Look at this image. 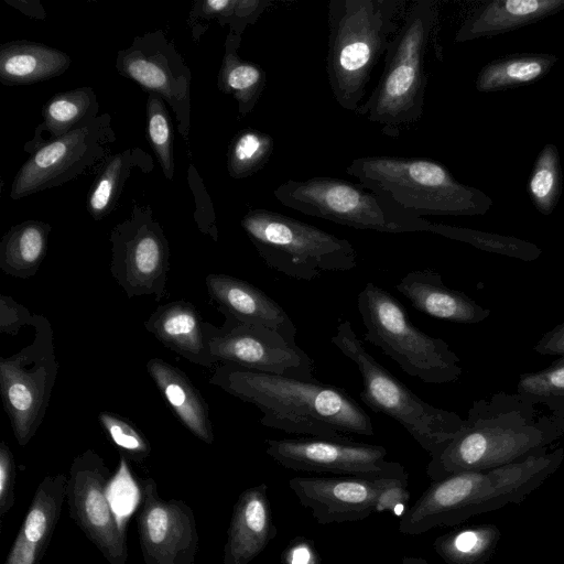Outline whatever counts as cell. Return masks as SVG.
<instances>
[{
  "mask_svg": "<svg viewBox=\"0 0 564 564\" xmlns=\"http://www.w3.org/2000/svg\"><path fill=\"white\" fill-rule=\"evenodd\" d=\"M112 480L102 457L93 449L76 456L69 468L66 502L69 516L109 564H126L124 529L108 497Z\"/></svg>",
  "mask_w": 564,
  "mask_h": 564,
  "instance_id": "obj_16",
  "label": "cell"
},
{
  "mask_svg": "<svg viewBox=\"0 0 564 564\" xmlns=\"http://www.w3.org/2000/svg\"><path fill=\"white\" fill-rule=\"evenodd\" d=\"M265 443L267 454L288 469L368 479L409 480L402 464L386 459L388 452L381 445L308 436L269 438Z\"/></svg>",
  "mask_w": 564,
  "mask_h": 564,
  "instance_id": "obj_15",
  "label": "cell"
},
{
  "mask_svg": "<svg viewBox=\"0 0 564 564\" xmlns=\"http://www.w3.org/2000/svg\"><path fill=\"white\" fill-rule=\"evenodd\" d=\"M220 564H224V563H220Z\"/></svg>",
  "mask_w": 564,
  "mask_h": 564,
  "instance_id": "obj_48",
  "label": "cell"
},
{
  "mask_svg": "<svg viewBox=\"0 0 564 564\" xmlns=\"http://www.w3.org/2000/svg\"><path fill=\"white\" fill-rule=\"evenodd\" d=\"M98 419L122 456L135 463H142L150 455V444L133 424L108 412H101Z\"/></svg>",
  "mask_w": 564,
  "mask_h": 564,
  "instance_id": "obj_38",
  "label": "cell"
},
{
  "mask_svg": "<svg viewBox=\"0 0 564 564\" xmlns=\"http://www.w3.org/2000/svg\"><path fill=\"white\" fill-rule=\"evenodd\" d=\"M561 188L558 150L550 143L536 156L527 189L535 208L543 215H550L557 205Z\"/></svg>",
  "mask_w": 564,
  "mask_h": 564,
  "instance_id": "obj_35",
  "label": "cell"
},
{
  "mask_svg": "<svg viewBox=\"0 0 564 564\" xmlns=\"http://www.w3.org/2000/svg\"><path fill=\"white\" fill-rule=\"evenodd\" d=\"M514 413L491 417L475 403L460 432L433 455L426 466L434 480L465 471L500 467L538 451L555 437L551 425L523 424Z\"/></svg>",
  "mask_w": 564,
  "mask_h": 564,
  "instance_id": "obj_10",
  "label": "cell"
},
{
  "mask_svg": "<svg viewBox=\"0 0 564 564\" xmlns=\"http://www.w3.org/2000/svg\"><path fill=\"white\" fill-rule=\"evenodd\" d=\"M147 133L165 177L173 180L175 164L172 120L163 98L154 93H149L147 100Z\"/></svg>",
  "mask_w": 564,
  "mask_h": 564,
  "instance_id": "obj_37",
  "label": "cell"
},
{
  "mask_svg": "<svg viewBox=\"0 0 564 564\" xmlns=\"http://www.w3.org/2000/svg\"><path fill=\"white\" fill-rule=\"evenodd\" d=\"M218 327L204 322L208 355L215 365L230 364L267 373L316 382L314 360L299 346L290 345L280 334L267 327L241 322L221 312Z\"/></svg>",
  "mask_w": 564,
  "mask_h": 564,
  "instance_id": "obj_12",
  "label": "cell"
},
{
  "mask_svg": "<svg viewBox=\"0 0 564 564\" xmlns=\"http://www.w3.org/2000/svg\"><path fill=\"white\" fill-rule=\"evenodd\" d=\"M150 172L153 160L142 149H128L104 161L87 197V210L95 220L107 216L116 206L132 171Z\"/></svg>",
  "mask_w": 564,
  "mask_h": 564,
  "instance_id": "obj_29",
  "label": "cell"
},
{
  "mask_svg": "<svg viewBox=\"0 0 564 564\" xmlns=\"http://www.w3.org/2000/svg\"><path fill=\"white\" fill-rule=\"evenodd\" d=\"M557 62L551 54L514 55L486 64L476 78V89L496 91L535 82Z\"/></svg>",
  "mask_w": 564,
  "mask_h": 564,
  "instance_id": "obj_32",
  "label": "cell"
},
{
  "mask_svg": "<svg viewBox=\"0 0 564 564\" xmlns=\"http://www.w3.org/2000/svg\"><path fill=\"white\" fill-rule=\"evenodd\" d=\"M115 65L120 75L138 83L143 90L158 94L172 107L177 130L187 140L192 73L164 32L134 37L129 47L118 52Z\"/></svg>",
  "mask_w": 564,
  "mask_h": 564,
  "instance_id": "obj_17",
  "label": "cell"
},
{
  "mask_svg": "<svg viewBox=\"0 0 564 564\" xmlns=\"http://www.w3.org/2000/svg\"><path fill=\"white\" fill-rule=\"evenodd\" d=\"M401 564H430V563L422 557L405 556V557H403Z\"/></svg>",
  "mask_w": 564,
  "mask_h": 564,
  "instance_id": "obj_47",
  "label": "cell"
},
{
  "mask_svg": "<svg viewBox=\"0 0 564 564\" xmlns=\"http://www.w3.org/2000/svg\"><path fill=\"white\" fill-rule=\"evenodd\" d=\"M98 100L91 87L58 93L42 108L44 121L24 151L34 153L41 147L91 122L98 115Z\"/></svg>",
  "mask_w": 564,
  "mask_h": 564,
  "instance_id": "obj_28",
  "label": "cell"
},
{
  "mask_svg": "<svg viewBox=\"0 0 564 564\" xmlns=\"http://www.w3.org/2000/svg\"><path fill=\"white\" fill-rule=\"evenodd\" d=\"M206 286L218 311L237 319L260 325L280 334L290 345H296V326L283 307L256 285L227 274L212 273Z\"/></svg>",
  "mask_w": 564,
  "mask_h": 564,
  "instance_id": "obj_20",
  "label": "cell"
},
{
  "mask_svg": "<svg viewBox=\"0 0 564 564\" xmlns=\"http://www.w3.org/2000/svg\"><path fill=\"white\" fill-rule=\"evenodd\" d=\"M518 392L531 400L564 399V358L544 370L522 376Z\"/></svg>",
  "mask_w": 564,
  "mask_h": 564,
  "instance_id": "obj_39",
  "label": "cell"
},
{
  "mask_svg": "<svg viewBox=\"0 0 564 564\" xmlns=\"http://www.w3.org/2000/svg\"><path fill=\"white\" fill-rule=\"evenodd\" d=\"M145 328L166 348L188 361L210 368L204 335V322L196 307L187 301L160 305L145 322Z\"/></svg>",
  "mask_w": 564,
  "mask_h": 564,
  "instance_id": "obj_24",
  "label": "cell"
},
{
  "mask_svg": "<svg viewBox=\"0 0 564 564\" xmlns=\"http://www.w3.org/2000/svg\"><path fill=\"white\" fill-rule=\"evenodd\" d=\"M281 560L282 564H319L313 541L303 536L291 540L284 549Z\"/></svg>",
  "mask_w": 564,
  "mask_h": 564,
  "instance_id": "obj_44",
  "label": "cell"
},
{
  "mask_svg": "<svg viewBox=\"0 0 564 564\" xmlns=\"http://www.w3.org/2000/svg\"><path fill=\"white\" fill-rule=\"evenodd\" d=\"M241 36L229 30L225 42V53L219 68L217 86L220 91L231 95L238 102L241 117L250 113L260 99L267 83L264 69L240 58L238 48Z\"/></svg>",
  "mask_w": 564,
  "mask_h": 564,
  "instance_id": "obj_30",
  "label": "cell"
},
{
  "mask_svg": "<svg viewBox=\"0 0 564 564\" xmlns=\"http://www.w3.org/2000/svg\"><path fill=\"white\" fill-rule=\"evenodd\" d=\"M69 66L70 57L65 52L43 43L12 41L0 47V82L6 86L48 80Z\"/></svg>",
  "mask_w": 564,
  "mask_h": 564,
  "instance_id": "obj_27",
  "label": "cell"
},
{
  "mask_svg": "<svg viewBox=\"0 0 564 564\" xmlns=\"http://www.w3.org/2000/svg\"><path fill=\"white\" fill-rule=\"evenodd\" d=\"M564 10V0H492L478 7L460 25L455 42L489 37L540 21Z\"/></svg>",
  "mask_w": 564,
  "mask_h": 564,
  "instance_id": "obj_25",
  "label": "cell"
},
{
  "mask_svg": "<svg viewBox=\"0 0 564 564\" xmlns=\"http://www.w3.org/2000/svg\"><path fill=\"white\" fill-rule=\"evenodd\" d=\"M436 2L415 0L403 11L400 28L384 55L383 72L368 99L356 113L399 137L423 113L425 56L436 22Z\"/></svg>",
  "mask_w": 564,
  "mask_h": 564,
  "instance_id": "obj_4",
  "label": "cell"
},
{
  "mask_svg": "<svg viewBox=\"0 0 564 564\" xmlns=\"http://www.w3.org/2000/svg\"><path fill=\"white\" fill-rule=\"evenodd\" d=\"M346 172L367 189L405 213L425 215H484L492 199L459 183L443 164L424 158L368 155L354 159Z\"/></svg>",
  "mask_w": 564,
  "mask_h": 564,
  "instance_id": "obj_5",
  "label": "cell"
},
{
  "mask_svg": "<svg viewBox=\"0 0 564 564\" xmlns=\"http://www.w3.org/2000/svg\"><path fill=\"white\" fill-rule=\"evenodd\" d=\"M417 311L434 318L474 324L484 321L489 311L466 294L446 286L441 275L431 269L406 273L395 285Z\"/></svg>",
  "mask_w": 564,
  "mask_h": 564,
  "instance_id": "obj_23",
  "label": "cell"
},
{
  "mask_svg": "<svg viewBox=\"0 0 564 564\" xmlns=\"http://www.w3.org/2000/svg\"><path fill=\"white\" fill-rule=\"evenodd\" d=\"M110 241V271L126 294L162 299L166 294L170 248L152 208L135 204L130 217L112 228Z\"/></svg>",
  "mask_w": 564,
  "mask_h": 564,
  "instance_id": "obj_13",
  "label": "cell"
},
{
  "mask_svg": "<svg viewBox=\"0 0 564 564\" xmlns=\"http://www.w3.org/2000/svg\"><path fill=\"white\" fill-rule=\"evenodd\" d=\"M273 138L263 131L247 128L232 138L227 153V169L232 178L253 175L270 160Z\"/></svg>",
  "mask_w": 564,
  "mask_h": 564,
  "instance_id": "obj_34",
  "label": "cell"
},
{
  "mask_svg": "<svg viewBox=\"0 0 564 564\" xmlns=\"http://www.w3.org/2000/svg\"><path fill=\"white\" fill-rule=\"evenodd\" d=\"M270 4V0H237L232 15L225 23L241 36L247 25L253 24Z\"/></svg>",
  "mask_w": 564,
  "mask_h": 564,
  "instance_id": "obj_43",
  "label": "cell"
},
{
  "mask_svg": "<svg viewBox=\"0 0 564 564\" xmlns=\"http://www.w3.org/2000/svg\"><path fill=\"white\" fill-rule=\"evenodd\" d=\"M237 0H207L203 3V13L217 17L225 23L234 13Z\"/></svg>",
  "mask_w": 564,
  "mask_h": 564,
  "instance_id": "obj_46",
  "label": "cell"
},
{
  "mask_svg": "<svg viewBox=\"0 0 564 564\" xmlns=\"http://www.w3.org/2000/svg\"><path fill=\"white\" fill-rule=\"evenodd\" d=\"M116 141L108 113L68 132L36 150L20 167L10 189V198L61 186L79 176L86 169L107 160Z\"/></svg>",
  "mask_w": 564,
  "mask_h": 564,
  "instance_id": "obj_14",
  "label": "cell"
},
{
  "mask_svg": "<svg viewBox=\"0 0 564 564\" xmlns=\"http://www.w3.org/2000/svg\"><path fill=\"white\" fill-rule=\"evenodd\" d=\"M137 517L144 564H193L198 533L192 508L183 500H164L153 478L140 484Z\"/></svg>",
  "mask_w": 564,
  "mask_h": 564,
  "instance_id": "obj_18",
  "label": "cell"
},
{
  "mask_svg": "<svg viewBox=\"0 0 564 564\" xmlns=\"http://www.w3.org/2000/svg\"><path fill=\"white\" fill-rule=\"evenodd\" d=\"M15 465L11 449L0 443V519L2 521L14 505Z\"/></svg>",
  "mask_w": 564,
  "mask_h": 564,
  "instance_id": "obj_40",
  "label": "cell"
},
{
  "mask_svg": "<svg viewBox=\"0 0 564 564\" xmlns=\"http://www.w3.org/2000/svg\"><path fill=\"white\" fill-rule=\"evenodd\" d=\"M209 382L256 405L260 423L290 434L335 441L373 436L368 413L343 388L220 364Z\"/></svg>",
  "mask_w": 564,
  "mask_h": 564,
  "instance_id": "obj_1",
  "label": "cell"
},
{
  "mask_svg": "<svg viewBox=\"0 0 564 564\" xmlns=\"http://www.w3.org/2000/svg\"><path fill=\"white\" fill-rule=\"evenodd\" d=\"M498 539L492 527H474L438 536L433 549L447 564H481Z\"/></svg>",
  "mask_w": 564,
  "mask_h": 564,
  "instance_id": "obj_33",
  "label": "cell"
},
{
  "mask_svg": "<svg viewBox=\"0 0 564 564\" xmlns=\"http://www.w3.org/2000/svg\"><path fill=\"white\" fill-rule=\"evenodd\" d=\"M408 486L409 480L391 479L379 496L376 512L390 511L402 517L410 499Z\"/></svg>",
  "mask_w": 564,
  "mask_h": 564,
  "instance_id": "obj_41",
  "label": "cell"
},
{
  "mask_svg": "<svg viewBox=\"0 0 564 564\" xmlns=\"http://www.w3.org/2000/svg\"><path fill=\"white\" fill-rule=\"evenodd\" d=\"M32 344L0 360V392L14 437L25 446L43 422L53 391L58 364L53 333L42 315H33Z\"/></svg>",
  "mask_w": 564,
  "mask_h": 564,
  "instance_id": "obj_11",
  "label": "cell"
},
{
  "mask_svg": "<svg viewBox=\"0 0 564 564\" xmlns=\"http://www.w3.org/2000/svg\"><path fill=\"white\" fill-rule=\"evenodd\" d=\"M147 370L183 425L200 441L213 444L208 405L186 373L160 358L150 359Z\"/></svg>",
  "mask_w": 564,
  "mask_h": 564,
  "instance_id": "obj_26",
  "label": "cell"
},
{
  "mask_svg": "<svg viewBox=\"0 0 564 564\" xmlns=\"http://www.w3.org/2000/svg\"><path fill=\"white\" fill-rule=\"evenodd\" d=\"M33 315L11 296H0V330L14 335L23 325H31Z\"/></svg>",
  "mask_w": 564,
  "mask_h": 564,
  "instance_id": "obj_42",
  "label": "cell"
},
{
  "mask_svg": "<svg viewBox=\"0 0 564 564\" xmlns=\"http://www.w3.org/2000/svg\"><path fill=\"white\" fill-rule=\"evenodd\" d=\"M542 355H553L564 358V323L546 333L535 346Z\"/></svg>",
  "mask_w": 564,
  "mask_h": 564,
  "instance_id": "obj_45",
  "label": "cell"
},
{
  "mask_svg": "<svg viewBox=\"0 0 564 564\" xmlns=\"http://www.w3.org/2000/svg\"><path fill=\"white\" fill-rule=\"evenodd\" d=\"M404 0H330L326 73L336 102L361 106L371 73L400 28Z\"/></svg>",
  "mask_w": 564,
  "mask_h": 564,
  "instance_id": "obj_2",
  "label": "cell"
},
{
  "mask_svg": "<svg viewBox=\"0 0 564 564\" xmlns=\"http://www.w3.org/2000/svg\"><path fill=\"white\" fill-rule=\"evenodd\" d=\"M240 224L265 264L289 278L312 281L324 272L357 267L347 239L281 213L252 208Z\"/></svg>",
  "mask_w": 564,
  "mask_h": 564,
  "instance_id": "obj_7",
  "label": "cell"
},
{
  "mask_svg": "<svg viewBox=\"0 0 564 564\" xmlns=\"http://www.w3.org/2000/svg\"><path fill=\"white\" fill-rule=\"evenodd\" d=\"M284 206L356 229L387 234L427 231L431 221L400 209L360 183L313 176L289 180L273 191Z\"/></svg>",
  "mask_w": 564,
  "mask_h": 564,
  "instance_id": "obj_9",
  "label": "cell"
},
{
  "mask_svg": "<svg viewBox=\"0 0 564 564\" xmlns=\"http://www.w3.org/2000/svg\"><path fill=\"white\" fill-rule=\"evenodd\" d=\"M68 476H46L33 499L4 564H39L53 536L66 500Z\"/></svg>",
  "mask_w": 564,
  "mask_h": 564,
  "instance_id": "obj_22",
  "label": "cell"
},
{
  "mask_svg": "<svg viewBox=\"0 0 564 564\" xmlns=\"http://www.w3.org/2000/svg\"><path fill=\"white\" fill-rule=\"evenodd\" d=\"M276 534L268 486L260 484L243 490L232 509L223 563L249 564Z\"/></svg>",
  "mask_w": 564,
  "mask_h": 564,
  "instance_id": "obj_21",
  "label": "cell"
},
{
  "mask_svg": "<svg viewBox=\"0 0 564 564\" xmlns=\"http://www.w3.org/2000/svg\"><path fill=\"white\" fill-rule=\"evenodd\" d=\"M427 231L469 243L485 251L496 252L522 260H533L541 253V250L535 245L524 240L469 228L431 223Z\"/></svg>",
  "mask_w": 564,
  "mask_h": 564,
  "instance_id": "obj_36",
  "label": "cell"
},
{
  "mask_svg": "<svg viewBox=\"0 0 564 564\" xmlns=\"http://www.w3.org/2000/svg\"><path fill=\"white\" fill-rule=\"evenodd\" d=\"M51 230V225L40 220L11 227L0 242V269L20 279L33 276L46 254Z\"/></svg>",
  "mask_w": 564,
  "mask_h": 564,
  "instance_id": "obj_31",
  "label": "cell"
},
{
  "mask_svg": "<svg viewBox=\"0 0 564 564\" xmlns=\"http://www.w3.org/2000/svg\"><path fill=\"white\" fill-rule=\"evenodd\" d=\"M365 339L425 383H448L462 375L448 344L413 325L403 305L387 290L367 282L357 296Z\"/></svg>",
  "mask_w": 564,
  "mask_h": 564,
  "instance_id": "obj_8",
  "label": "cell"
},
{
  "mask_svg": "<svg viewBox=\"0 0 564 564\" xmlns=\"http://www.w3.org/2000/svg\"><path fill=\"white\" fill-rule=\"evenodd\" d=\"M562 456V451L532 454L500 467L434 480L408 509L405 523L414 534H422L520 499L556 468Z\"/></svg>",
  "mask_w": 564,
  "mask_h": 564,
  "instance_id": "obj_3",
  "label": "cell"
},
{
  "mask_svg": "<svg viewBox=\"0 0 564 564\" xmlns=\"http://www.w3.org/2000/svg\"><path fill=\"white\" fill-rule=\"evenodd\" d=\"M330 341L358 368L364 386L361 401L400 423L430 456L460 432L465 420L419 398L375 359L349 321L338 324Z\"/></svg>",
  "mask_w": 564,
  "mask_h": 564,
  "instance_id": "obj_6",
  "label": "cell"
},
{
  "mask_svg": "<svg viewBox=\"0 0 564 564\" xmlns=\"http://www.w3.org/2000/svg\"><path fill=\"white\" fill-rule=\"evenodd\" d=\"M391 479L349 476H296L289 487L319 524L356 522L376 512L381 491Z\"/></svg>",
  "mask_w": 564,
  "mask_h": 564,
  "instance_id": "obj_19",
  "label": "cell"
}]
</instances>
